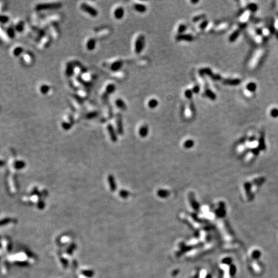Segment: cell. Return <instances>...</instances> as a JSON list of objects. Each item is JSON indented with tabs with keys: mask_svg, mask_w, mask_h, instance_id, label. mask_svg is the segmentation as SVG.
<instances>
[{
	"mask_svg": "<svg viewBox=\"0 0 278 278\" xmlns=\"http://www.w3.org/2000/svg\"><path fill=\"white\" fill-rule=\"evenodd\" d=\"M205 94H206V96L209 98H210V100H212V101H215V100L216 99V94H214L212 90H209V89H207V90H206Z\"/></svg>",
	"mask_w": 278,
	"mask_h": 278,
	"instance_id": "9c48e42d",
	"label": "cell"
},
{
	"mask_svg": "<svg viewBox=\"0 0 278 278\" xmlns=\"http://www.w3.org/2000/svg\"><path fill=\"white\" fill-rule=\"evenodd\" d=\"M144 46H145V37L142 35H140L137 37L135 44V51L136 54H139L144 49Z\"/></svg>",
	"mask_w": 278,
	"mask_h": 278,
	"instance_id": "6da1fadb",
	"label": "cell"
},
{
	"mask_svg": "<svg viewBox=\"0 0 278 278\" xmlns=\"http://www.w3.org/2000/svg\"><path fill=\"white\" fill-rule=\"evenodd\" d=\"M194 144V142L193 140H187V141H186V142L184 143V146L186 147V148H191V147H192L193 145Z\"/></svg>",
	"mask_w": 278,
	"mask_h": 278,
	"instance_id": "d6986e66",
	"label": "cell"
},
{
	"mask_svg": "<svg viewBox=\"0 0 278 278\" xmlns=\"http://www.w3.org/2000/svg\"><path fill=\"white\" fill-rule=\"evenodd\" d=\"M176 39L177 41H186L188 42H191L193 41L194 37L191 34H178L176 37Z\"/></svg>",
	"mask_w": 278,
	"mask_h": 278,
	"instance_id": "3957f363",
	"label": "cell"
},
{
	"mask_svg": "<svg viewBox=\"0 0 278 278\" xmlns=\"http://www.w3.org/2000/svg\"><path fill=\"white\" fill-rule=\"evenodd\" d=\"M208 24H209V21H207V20H206V21H202V22L201 23L200 25V28L201 29H205V28L207 27Z\"/></svg>",
	"mask_w": 278,
	"mask_h": 278,
	"instance_id": "44dd1931",
	"label": "cell"
},
{
	"mask_svg": "<svg viewBox=\"0 0 278 278\" xmlns=\"http://www.w3.org/2000/svg\"><path fill=\"white\" fill-rule=\"evenodd\" d=\"M115 102H116V105H117V107L119 108L121 110H123V111H124V110H126V105L125 104L124 102L122 99L118 98V99H117V101H116Z\"/></svg>",
	"mask_w": 278,
	"mask_h": 278,
	"instance_id": "8fae6325",
	"label": "cell"
},
{
	"mask_svg": "<svg viewBox=\"0 0 278 278\" xmlns=\"http://www.w3.org/2000/svg\"><path fill=\"white\" fill-rule=\"evenodd\" d=\"M187 30V26L184 24H181L179 25L178 28V34H183V32Z\"/></svg>",
	"mask_w": 278,
	"mask_h": 278,
	"instance_id": "9a60e30c",
	"label": "cell"
},
{
	"mask_svg": "<svg viewBox=\"0 0 278 278\" xmlns=\"http://www.w3.org/2000/svg\"><path fill=\"white\" fill-rule=\"evenodd\" d=\"M185 96L187 98H189V99H191V98H192L193 97V91L191 90H186V91H185Z\"/></svg>",
	"mask_w": 278,
	"mask_h": 278,
	"instance_id": "ac0fdd59",
	"label": "cell"
},
{
	"mask_svg": "<svg viewBox=\"0 0 278 278\" xmlns=\"http://www.w3.org/2000/svg\"><path fill=\"white\" fill-rule=\"evenodd\" d=\"M134 9L139 13H144L147 10V7L142 4H135Z\"/></svg>",
	"mask_w": 278,
	"mask_h": 278,
	"instance_id": "52a82bcc",
	"label": "cell"
},
{
	"mask_svg": "<svg viewBox=\"0 0 278 278\" xmlns=\"http://www.w3.org/2000/svg\"><path fill=\"white\" fill-rule=\"evenodd\" d=\"M205 17L204 15H200V16H195L193 18V22H197V21H199L200 19H202Z\"/></svg>",
	"mask_w": 278,
	"mask_h": 278,
	"instance_id": "603a6c76",
	"label": "cell"
},
{
	"mask_svg": "<svg viewBox=\"0 0 278 278\" xmlns=\"http://www.w3.org/2000/svg\"><path fill=\"white\" fill-rule=\"evenodd\" d=\"M200 72L201 74H206L207 75L210 77L211 79H213V80L215 81H218L221 79V76L218 74H214L212 71V70L210 68H202L200 70Z\"/></svg>",
	"mask_w": 278,
	"mask_h": 278,
	"instance_id": "7a4b0ae2",
	"label": "cell"
},
{
	"mask_svg": "<svg viewBox=\"0 0 278 278\" xmlns=\"http://www.w3.org/2000/svg\"><path fill=\"white\" fill-rule=\"evenodd\" d=\"M148 106H149L150 108L154 109V108H155L157 107L158 105V101L156 99L153 98V99H151L150 101L148 102Z\"/></svg>",
	"mask_w": 278,
	"mask_h": 278,
	"instance_id": "7c38bea8",
	"label": "cell"
},
{
	"mask_svg": "<svg viewBox=\"0 0 278 278\" xmlns=\"http://www.w3.org/2000/svg\"><path fill=\"white\" fill-rule=\"evenodd\" d=\"M108 129L109 132H110V136H111L112 140L116 141V140H117V137H116L115 133V131L114 129H113V128L112 127V125H109L108 126Z\"/></svg>",
	"mask_w": 278,
	"mask_h": 278,
	"instance_id": "4fadbf2b",
	"label": "cell"
},
{
	"mask_svg": "<svg viewBox=\"0 0 278 278\" xmlns=\"http://www.w3.org/2000/svg\"><path fill=\"white\" fill-rule=\"evenodd\" d=\"M82 8L84 10V11L87 12L89 14H91L92 16H96L97 15V12L91 6H88V5H82Z\"/></svg>",
	"mask_w": 278,
	"mask_h": 278,
	"instance_id": "277c9868",
	"label": "cell"
},
{
	"mask_svg": "<svg viewBox=\"0 0 278 278\" xmlns=\"http://www.w3.org/2000/svg\"><path fill=\"white\" fill-rule=\"evenodd\" d=\"M148 133V128L147 125H142L139 129V134L142 137H146Z\"/></svg>",
	"mask_w": 278,
	"mask_h": 278,
	"instance_id": "30bf717a",
	"label": "cell"
},
{
	"mask_svg": "<svg viewBox=\"0 0 278 278\" xmlns=\"http://www.w3.org/2000/svg\"><path fill=\"white\" fill-rule=\"evenodd\" d=\"M115 90V86L114 84H109L106 88V93L107 94H111Z\"/></svg>",
	"mask_w": 278,
	"mask_h": 278,
	"instance_id": "2e32d148",
	"label": "cell"
},
{
	"mask_svg": "<svg viewBox=\"0 0 278 278\" xmlns=\"http://www.w3.org/2000/svg\"><path fill=\"white\" fill-rule=\"evenodd\" d=\"M198 2H199L198 1H191V3H194V4L198 3Z\"/></svg>",
	"mask_w": 278,
	"mask_h": 278,
	"instance_id": "cb8c5ba5",
	"label": "cell"
},
{
	"mask_svg": "<svg viewBox=\"0 0 278 278\" xmlns=\"http://www.w3.org/2000/svg\"><path fill=\"white\" fill-rule=\"evenodd\" d=\"M192 91H193V94H198V93L200 92V86H198V85H195V86L193 87V88Z\"/></svg>",
	"mask_w": 278,
	"mask_h": 278,
	"instance_id": "7402d4cb",
	"label": "cell"
},
{
	"mask_svg": "<svg viewBox=\"0 0 278 278\" xmlns=\"http://www.w3.org/2000/svg\"><path fill=\"white\" fill-rule=\"evenodd\" d=\"M115 17H116L118 19H121L123 17L124 15V10L122 9V7H118L115 10L114 12Z\"/></svg>",
	"mask_w": 278,
	"mask_h": 278,
	"instance_id": "8992f818",
	"label": "cell"
},
{
	"mask_svg": "<svg viewBox=\"0 0 278 278\" xmlns=\"http://www.w3.org/2000/svg\"><path fill=\"white\" fill-rule=\"evenodd\" d=\"M238 35H239V30H236V32H234V33L233 34L230 36V38H229V40H230V42H233L234 41V40L236 39L237 38V37H238Z\"/></svg>",
	"mask_w": 278,
	"mask_h": 278,
	"instance_id": "e0dca14e",
	"label": "cell"
},
{
	"mask_svg": "<svg viewBox=\"0 0 278 278\" xmlns=\"http://www.w3.org/2000/svg\"><path fill=\"white\" fill-rule=\"evenodd\" d=\"M122 64L123 63L121 61H116L115 63H113L111 66V69L113 71H118V70H120L121 68V67H122Z\"/></svg>",
	"mask_w": 278,
	"mask_h": 278,
	"instance_id": "ba28073f",
	"label": "cell"
},
{
	"mask_svg": "<svg viewBox=\"0 0 278 278\" xmlns=\"http://www.w3.org/2000/svg\"><path fill=\"white\" fill-rule=\"evenodd\" d=\"M224 84H230V85H236L237 84L240 83V81L238 79H227L223 81Z\"/></svg>",
	"mask_w": 278,
	"mask_h": 278,
	"instance_id": "5bb4252c",
	"label": "cell"
},
{
	"mask_svg": "<svg viewBox=\"0 0 278 278\" xmlns=\"http://www.w3.org/2000/svg\"><path fill=\"white\" fill-rule=\"evenodd\" d=\"M95 40L91 39L88 41V47H89L90 49H94V47H95Z\"/></svg>",
	"mask_w": 278,
	"mask_h": 278,
	"instance_id": "ffe728a7",
	"label": "cell"
},
{
	"mask_svg": "<svg viewBox=\"0 0 278 278\" xmlns=\"http://www.w3.org/2000/svg\"><path fill=\"white\" fill-rule=\"evenodd\" d=\"M117 125L118 133L122 134L123 133V125H122V116L120 114H118L117 117Z\"/></svg>",
	"mask_w": 278,
	"mask_h": 278,
	"instance_id": "5b68a950",
	"label": "cell"
}]
</instances>
